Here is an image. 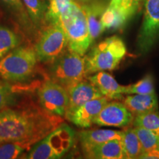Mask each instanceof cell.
<instances>
[{"mask_svg":"<svg viewBox=\"0 0 159 159\" xmlns=\"http://www.w3.org/2000/svg\"><path fill=\"white\" fill-rule=\"evenodd\" d=\"M45 137L54 152L55 159L61 158L74 144L75 131L68 125L62 123Z\"/></svg>","mask_w":159,"mask_h":159,"instance_id":"4fadbf2b","label":"cell"},{"mask_svg":"<svg viewBox=\"0 0 159 159\" xmlns=\"http://www.w3.org/2000/svg\"><path fill=\"white\" fill-rule=\"evenodd\" d=\"M28 150L22 144L16 142H5L0 144V159L16 158L25 150Z\"/></svg>","mask_w":159,"mask_h":159,"instance_id":"4316f807","label":"cell"},{"mask_svg":"<svg viewBox=\"0 0 159 159\" xmlns=\"http://www.w3.org/2000/svg\"><path fill=\"white\" fill-rule=\"evenodd\" d=\"M58 23L66 35L69 50L84 56L92 43L82 5L74 0L60 18Z\"/></svg>","mask_w":159,"mask_h":159,"instance_id":"7a4b0ae2","label":"cell"},{"mask_svg":"<svg viewBox=\"0 0 159 159\" xmlns=\"http://www.w3.org/2000/svg\"><path fill=\"white\" fill-rule=\"evenodd\" d=\"M145 0H122L119 11L126 21L134 17L141 10Z\"/></svg>","mask_w":159,"mask_h":159,"instance_id":"83f0119b","label":"cell"},{"mask_svg":"<svg viewBox=\"0 0 159 159\" xmlns=\"http://www.w3.org/2000/svg\"><path fill=\"white\" fill-rule=\"evenodd\" d=\"M74 0H49L47 13V25L58 23V21Z\"/></svg>","mask_w":159,"mask_h":159,"instance_id":"603a6c76","label":"cell"},{"mask_svg":"<svg viewBox=\"0 0 159 159\" xmlns=\"http://www.w3.org/2000/svg\"><path fill=\"white\" fill-rule=\"evenodd\" d=\"M78 3H83V4H87L89 2H91V1H93V0H76Z\"/></svg>","mask_w":159,"mask_h":159,"instance_id":"1f68e13d","label":"cell"},{"mask_svg":"<svg viewBox=\"0 0 159 159\" xmlns=\"http://www.w3.org/2000/svg\"><path fill=\"white\" fill-rule=\"evenodd\" d=\"M0 5L8 12L16 23L25 33L30 34L35 30L22 0H0Z\"/></svg>","mask_w":159,"mask_h":159,"instance_id":"e0dca14e","label":"cell"},{"mask_svg":"<svg viewBox=\"0 0 159 159\" xmlns=\"http://www.w3.org/2000/svg\"><path fill=\"white\" fill-rule=\"evenodd\" d=\"M101 21L105 30H116L120 29L127 21L121 14L119 7H113L109 5L105 10Z\"/></svg>","mask_w":159,"mask_h":159,"instance_id":"44dd1931","label":"cell"},{"mask_svg":"<svg viewBox=\"0 0 159 159\" xmlns=\"http://www.w3.org/2000/svg\"><path fill=\"white\" fill-rule=\"evenodd\" d=\"M109 101L110 99L105 97L93 99L80 105L66 118L79 128H90L97 115Z\"/></svg>","mask_w":159,"mask_h":159,"instance_id":"30bf717a","label":"cell"},{"mask_svg":"<svg viewBox=\"0 0 159 159\" xmlns=\"http://www.w3.org/2000/svg\"><path fill=\"white\" fill-rule=\"evenodd\" d=\"M88 80L110 100H122L124 98L125 86L119 85L114 77L105 71L94 73Z\"/></svg>","mask_w":159,"mask_h":159,"instance_id":"5bb4252c","label":"cell"},{"mask_svg":"<svg viewBox=\"0 0 159 159\" xmlns=\"http://www.w3.org/2000/svg\"><path fill=\"white\" fill-rule=\"evenodd\" d=\"M123 133V130L108 129H95L80 131L78 134V138L83 154L85 156L96 147L112 139H122Z\"/></svg>","mask_w":159,"mask_h":159,"instance_id":"7c38bea8","label":"cell"},{"mask_svg":"<svg viewBox=\"0 0 159 159\" xmlns=\"http://www.w3.org/2000/svg\"><path fill=\"white\" fill-rule=\"evenodd\" d=\"M38 57L31 47H17L0 59V77L11 82L29 78L35 71Z\"/></svg>","mask_w":159,"mask_h":159,"instance_id":"277c9868","label":"cell"},{"mask_svg":"<svg viewBox=\"0 0 159 159\" xmlns=\"http://www.w3.org/2000/svg\"><path fill=\"white\" fill-rule=\"evenodd\" d=\"M134 116L124 103L118 100H112L103 107L95 118L94 124L99 126L123 128L130 125L134 122Z\"/></svg>","mask_w":159,"mask_h":159,"instance_id":"9c48e42d","label":"cell"},{"mask_svg":"<svg viewBox=\"0 0 159 159\" xmlns=\"http://www.w3.org/2000/svg\"><path fill=\"white\" fill-rule=\"evenodd\" d=\"M67 91L69 94V102L65 117L88 101L104 97L92 83L84 80L71 86Z\"/></svg>","mask_w":159,"mask_h":159,"instance_id":"8fae6325","label":"cell"},{"mask_svg":"<svg viewBox=\"0 0 159 159\" xmlns=\"http://www.w3.org/2000/svg\"><path fill=\"white\" fill-rule=\"evenodd\" d=\"M122 143L125 159L139 158L143 153L142 145L134 128H127L123 130Z\"/></svg>","mask_w":159,"mask_h":159,"instance_id":"ffe728a7","label":"cell"},{"mask_svg":"<svg viewBox=\"0 0 159 159\" xmlns=\"http://www.w3.org/2000/svg\"><path fill=\"white\" fill-rule=\"evenodd\" d=\"M13 88L9 83L0 81V111L8 106L13 101Z\"/></svg>","mask_w":159,"mask_h":159,"instance_id":"f1b7e54d","label":"cell"},{"mask_svg":"<svg viewBox=\"0 0 159 159\" xmlns=\"http://www.w3.org/2000/svg\"><path fill=\"white\" fill-rule=\"evenodd\" d=\"M39 105L52 114L65 116L68 109L69 97L64 87L53 80H47L38 91Z\"/></svg>","mask_w":159,"mask_h":159,"instance_id":"ba28073f","label":"cell"},{"mask_svg":"<svg viewBox=\"0 0 159 159\" xmlns=\"http://www.w3.org/2000/svg\"><path fill=\"white\" fill-rule=\"evenodd\" d=\"M85 55L82 56L67 49L52 63V80L68 90L85 77Z\"/></svg>","mask_w":159,"mask_h":159,"instance_id":"5b68a950","label":"cell"},{"mask_svg":"<svg viewBox=\"0 0 159 159\" xmlns=\"http://www.w3.org/2000/svg\"><path fill=\"white\" fill-rule=\"evenodd\" d=\"M139 158H159V149H154L141 155Z\"/></svg>","mask_w":159,"mask_h":159,"instance_id":"f546056e","label":"cell"},{"mask_svg":"<svg viewBox=\"0 0 159 159\" xmlns=\"http://www.w3.org/2000/svg\"><path fill=\"white\" fill-rule=\"evenodd\" d=\"M62 123V116L51 114L30 99L9 105L0 111V144L20 143L30 150Z\"/></svg>","mask_w":159,"mask_h":159,"instance_id":"6da1fadb","label":"cell"},{"mask_svg":"<svg viewBox=\"0 0 159 159\" xmlns=\"http://www.w3.org/2000/svg\"><path fill=\"white\" fill-rule=\"evenodd\" d=\"M35 30H43L47 26L48 3L45 0H22Z\"/></svg>","mask_w":159,"mask_h":159,"instance_id":"d6986e66","label":"cell"},{"mask_svg":"<svg viewBox=\"0 0 159 159\" xmlns=\"http://www.w3.org/2000/svg\"><path fill=\"white\" fill-rule=\"evenodd\" d=\"M134 126L143 127L152 131L153 134L159 136V112L158 111H152L134 117Z\"/></svg>","mask_w":159,"mask_h":159,"instance_id":"d4e9b609","label":"cell"},{"mask_svg":"<svg viewBox=\"0 0 159 159\" xmlns=\"http://www.w3.org/2000/svg\"><path fill=\"white\" fill-rule=\"evenodd\" d=\"M127 54L123 40L116 35L107 38L85 56V76L100 71L116 69Z\"/></svg>","mask_w":159,"mask_h":159,"instance_id":"3957f363","label":"cell"},{"mask_svg":"<svg viewBox=\"0 0 159 159\" xmlns=\"http://www.w3.org/2000/svg\"><path fill=\"white\" fill-rule=\"evenodd\" d=\"M134 127V130L142 145L143 153L154 149H159V136L143 127Z\"/></svg>","mask_w":159,"mask_h":159,"instance_id":"cb8c5ba5","label":"cell"},{"mask_svg":"<svg viewBox=\"0 0 159 159\" xmlns=\"http://www.w3.org/2000/svg\"><path fill=\"white\" fill-rule=\"evenodd\" d=\"M121 2H122V0H111L109 5L113 6V7H119Z\"/></svg>","mask_w":159,"mask_h":159,"instance_id":"4dcf8cb0","label":"cell"},{"mask_svg":"<svg viewBox=\"0 0 159 159\" xmlns=\"http://www.w3.org/2000/svg\"><path fill=\"white\" fill-rule=\"evenodd\" d=\"M85 157L95 159L125 158L122 139H112L103 143L93 149Z\"/></svg>","mask_w":159,"mask_h":159,"instance_id":"ac0fdd59","label":"cell"},{"mask_svg":"<svg viewBox=\"0 0 159 159\" xmlns=\"http://www.w3.org/2000/svg\"><path fill=\"white\" fill-rule=\"evenodd\" d=\"M144 5V19L136 43L143 54L152 49L159 38V0H145Z\"/></svg>","mask_w":159,"mask_h":159,"instance_id":"52a82bcc","label":"cell"},{"mask_svg":"<svg viewBox=\"0 0 159 159\" xmlns=\"http://www.w3.org/2000/svg\"><path fill=\"white\" fill-rule=\"evenodd\" d=\"M38 61L53 63L68 49V40L64 30L59 23L47 25L35 47Z\"/></svg>","mask_w":159,"mask_h":159,"instance_id":"8992f818","label":"cell"},{"mask_svg":"<svg viewBox=\"0 0 159 159\" xmlns=\"http://www.w3.org/2000/svg\"><path fill=\"white\" fill-rule=\"evenodd\" d=\"M155 86L153 79L150 75H146L141 80L125 86V94H154Z\"/></svg>","mask_w":159,"mask_h":159,"instance_id":"484cf974","label":"cell"},{"mask_svg":"<svg viewBox=\"0 0 159 159\" xmlns=\"http://www.w3.org/2000/svg\"><path fill=\"white\" fill-rule=\"evenodd\" d=\"M82 6L86 16L91 43H93L105 31L101 19L107 6L102 2L97 1H91Z\"/></svg>","mask_w":159,"mask_h":159,"instance_id":"2e32d148","label":"cell"},{"mask_svg":"<svg viewBox=\"0 0 159 159\" xmlns=\"http://www.w3.org/2000/svg\"><path fill=\"white\" fill-rule=\"evenodd\" d=\"M19 35L7 27L0 26V59L19 45Z\"/></svg>","mask_w":159,"mask_h":159,"instance_id":"7402d4cb","label":"cell"},{"mask_svg":"<svg viewBox=\"0 0 159 159\" xmlns=\"http://www.w3.org/2000/svg\"><path fill=\"white\" fill-rule=\"evenodd\" d=\"M122 100L134 117L158 111V101L156 93L151 94H127Z\"/></svg>","mask_w":159,"mask_h":159,"instance_id":"9a60e30c","label":"cell"}]
</instances>
